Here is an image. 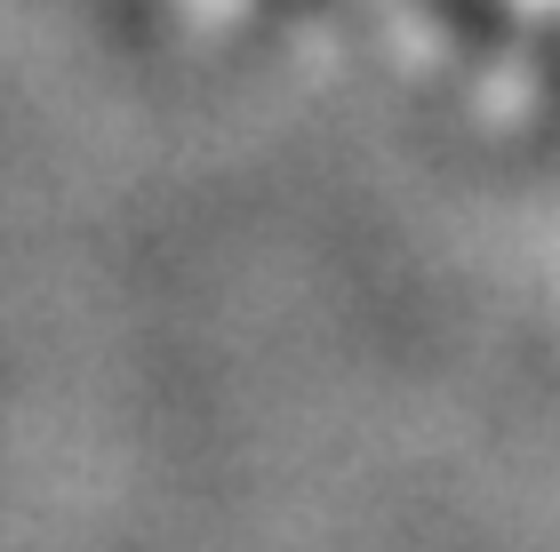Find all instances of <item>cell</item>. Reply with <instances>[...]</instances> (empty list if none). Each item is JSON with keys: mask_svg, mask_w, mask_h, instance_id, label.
Segmentation results:
<instances>
[{"mask_svg": "<svg viewBox=\"0 0 560 552\" xmlns=\"http://www.w3.org/2000/svg\"><path fill=\"white\" fill-rule=\"evenodd\" d=\"M432 9H441V16H448V33H465L472 48L504 40V9H497V0H432Z\"/></svg>", "mask_w": 560, "mask_h": 552, "instance_id": "1", "label": "cell"}]
</instances>
